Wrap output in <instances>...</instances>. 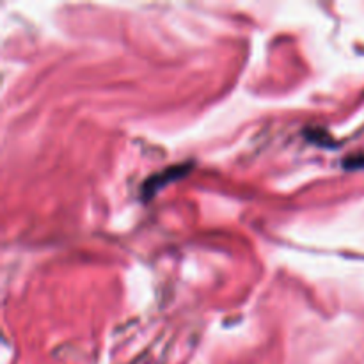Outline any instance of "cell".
Segmentation results:
<instances>
[{"mask_svg": "<svg viewBox=\"0 0 364 364\" xmlns=\"http://www.w3.org/2000/svg\"><path fill=\"white\" fill-rule=\"evenodd\" d=\"M191 167H192V164H180V166H173V167H169V169L162 171V173L153 174L151 178H148V180L144 181V185H142L146 201H148V199H151L156 192L162 191V188L166 187V185H169L171 181H176V180H180V178H183L185 174H188Z\"/></svg>", "mask_w": 364, "mask_h": 364, "instance_id": "cell-1", "label": "cell"}, {"mask_svg": "<svg viewBox=\"0 0 364 364\" xmlns=\"http://www.w3.org/2000/svg\"><path fill=\"white\" fill-rule=\"evenodd\" d=\"M345 167H347V169H361V167H364V156L348 159L347 162H345Z\"/></svg>", "mask_w": 364, "mask_h": 364, "instance_id": "cell-2", "label": "cell"}]
</instances>
